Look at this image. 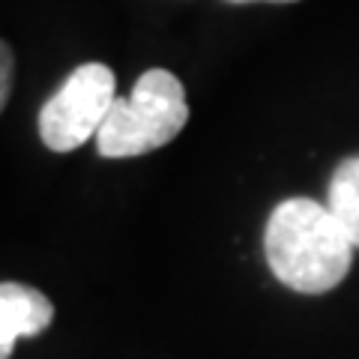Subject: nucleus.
Masks as SVG:
<instances>
[{
    "label": "nucleus",
    "mask_w": 359,
    "mask_h": 359,
    "mask_svg": "<svg viewBox=\"0 0 359 359\" xmlns=\"http://www.w3.org/2000/svg\"><path fill=\"white\" fill-rule=\"evenodd\" d=\"M353 249L330 207L311 198H287L266 219V264L297 294H327L339 287L353 266Z\"/></svg>",
    "instance_id": "obj_1"
},
{
    "label": "nucleus",
    "mask_w": 359,
    "mask_h": 359,
    "mask_svg": "<svg viewBox=\"0 0 359 359\" xmlns=\"http://www.w3.org/2000/svg\"><path fill=\"white\" fill-rule=\"evenodd\" d=\"M189 123V102L183 81L168 69H147L135 81L129 96H117L96 150L105 159H132L171 144Z\"/></svg>",
    "instance_id": "obj_2"
},
{
    "label": "nucleus",
    "mask_w": 359,
    "mask_h": 359,
    "mask_svg": "<svg viewBox=\"0 0 359 359\" xmlns=\"http://www.w3.org/2000/svg\"><path fill=\"white\" fill-rule=\"evenodd\" d=\"M117 102V78L105 63H81L54 90L39 111V138L54 153L78 150L99 129Z\"/></svg>",
    "instance_id": "obj_3"
},
{
    "label": "nucleus",
    "mask_w": 359,
    "mask_h": 359,
    "mask_svg": "<svg viewBox=\"0 0 359 359\" xmlns=\"http://www.w3.org/2000/svg\"><path fill=\"white\" fill-rule=\"evenodd\" d=\"M54 306L42 290L21 282H0V359H9L18 339H33L51 327Z\"/></svg>",
    "instance_id": "obj_4"
},
{
    "label": "nucleus",
    "mask_w": 359,
    "mask_h": 359,
    "mask_svg": "<svg viewBox=\"0 0 359 359\" xmlns=\"http://www.w3.org/2000/svg\"><path fill=\"white\" fill-rule=\"evenodd\" d=\"M327 207L339 219L351 243L359 249V156L339 162V168L332 171L327 189Z\"/></svg>",
    "instance_id": "obj_5"
},
{
    "label": "nucleus",
    "mask_w": 359,
    "mask_h": 359,
    "mask_svg": "<svg viewBox=\"0 0 359 359\" xmlns=\"http://www.w3.org/2000/svg\"><path fill=\"white\" fill-rule=\"evenodd\" d=\"M13 75H15V57L13 48L0 39V111L6 108L9 93H13Z\"/></svg>",
    "instance_id": "obj_6"
},
{
    "label": "nucleus",
    "mask_w": 359,
    "mask_h": 359,
    "mask_svg": "<svg viewBox=\"0 0 359 359\" xmlns=\"http://www.w3.org/2000/svg\"><path fill=\"white\" fill-rule=\"evenodd\" d=\"M228 4H261V0H228ZM266 4H294V0H266Z\"/></svg>",
    "instance_id": "obj_7"
}]
</instances>
